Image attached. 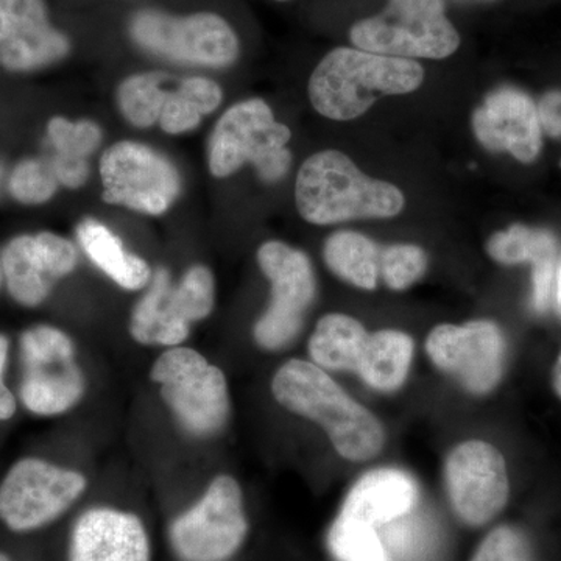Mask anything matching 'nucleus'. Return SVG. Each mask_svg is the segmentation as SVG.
<instances>
[{
	"label": "nucleus",
	"instance_id": "obj_1",
	"mask_svg": "<svg viewBox=\"0 0 561 561\" xmlns=\"http://www.w3.org/2000/svg\"><path fill=\"white\" fill-rule=\"evenodd\" d=\"M272 393L280 408L319 424L343 459L367 461L386 445L381 421L313 362L290 359L280 365L272 378Z\"/></svg>",
	"mask_w": 561,
	"mask_h": 561
},
{
	"label": "nucleus",
	"instance_id": "obj_2",
	"mask_svg": "<svg viewBox=\"0 0 561 561\" xmlns=\"http://www.w3.org/2000/svg\"><path fill=\"white\" fill-rule=\"evenodd\" d=\"M423 81V66L415 60L337 47L313 70L309 99L328 119L354 121L382 95L411 94Z\"/></svg>",
	"mask_w": 561,
	"mask_h": 561
},
{
	"label": "nucleus",
	"instance_id": "obj_3",
	"mask_svg": "<svg viewBox=\"0 0 561 561\" xmlns=\"http://www.w3.org/2000/svg\"><path fill=\"white\" fill-rule=\"evenodd\" d=\"M298 213L312 225H334L360 219H391L402 213L400 187L370 179L337 150L312 154L295 184Z\"/></svg>",
	"mask_w": 561,
	"mask_h": 561
},
{
	"label": "nucleus",
	"instance_id": "obj_4",
	"mask_svg": "<svg viewBox=\"0 0 561 561\" xmlns=\"http://www.w3.org/2000/svg\"><path fill=\"white\" fill-rule=\"evenodd\" d=\"M150 381L181 430L198 440L217 437L231 416L227 375L201 351L173 346L150 368Z\"/></svg>",
	"mask_w": 561,
	"mask_h": 561
},
{
	"label": "nucleus",
	"instance_id": "obj_5",
	"mask_svg": "<svg viewBox=\"0 0 561 561\" xmlns=\"http://www.w3.org/2000/svg\"><path fill=\"white\" fill-rule=\"evenodd\" d=\"M22 367L16 394L25 412L57 419L72 412L87 397L88 379L68 332L54 324H35L18 339Z\"/></svg>",
	"mask_w": 561,
	"mask_h": 561
},
{
	"label": "nucleus",
	"instance_id": "obj_6",
	"mask_svg": "<svg viewBox=\"0 0 561 561\" xmlns=\"http://www.w3.org/2000/svg\"><path fill=\"white\" fill-rule=\"evenodd\" d=\"M290 130L275 119L261 99L236 103L225 111L209 138L208 164L216 179H227L253 164L265 183H278L290 171Z\"/></svg>",
	"mask_w": 561,
	"mask_h": 561
},
{
	"label": "nucleus",
	"instance_id": "obj_7",
	"mask_svg": "<svg viewBox=\"0 0 561 561\" xmlns=\"http://www.w3.org/2000/svg\"><path fill=\"white\" fill-rule=\"evenodd\" d=\"M350 39L357 49L408 60H445L460 47L445 0H389L381 13L357 21Z\"/></svg>",
	"mask_w": 561,
	"mask_h": 561
},
{
	"label": "nucleus",
	"instance_id": "obj_8",
	"mask_svg": "<svg viewBox=\"0 0 561 561\" xmlns=\"http://www.w3.org/2000/svg\"><path fill=\"white\" fill-rule=\"evenodd\" d=\"M249 531L241 483L219 474L172 519L168 540L180 561H230L245 545Z\"/></svg>",
	"mask_w": 561,
	"mask_h": 561
},
{
	"label": "nucleus",
	"instance_id": "obj_9",
	"mask_svg": "<svg viewBox=\"0 0 561 561\" xmlns=\"http://www.w3.org/2000/svg\"><path fill=\"white\" fill-rule=\"evenodd\" d=\"M83 472L25 456L0 479V523L13 534H32L50 526L87 493Z\"/></svg>",
	"mask_w": 561,
	"mask_h": 561
},
{
	"label": "nucleus",
	"instance_id": "obj_10",
	"mask_svg": "<svg viewBox=\"0 0 561 561\" xmlns=\"http://www.w3.org/2000/svg\"><path fill=\"white\" fill-rule=\"evenodd\" d=\"M216 300L214 276L205 265H192L173 284L171 273L158 268L149 289L133 309L128 331L142 346L173 348L190 337L192 324L208 319Z\"/></svg>",
	"mask_w": 561,
	"mask_h": 561
},
{
	"label": "nucleus",
	"instance_id": "obj_11",
	"mask_svg": "<svg viewBox=\"0 0 561 561\" xmlns=\"http://www.w3.org/2000/svg\"><path fill=\"white\" fill-rule=\"evenodd\" d=\"M130 35L140 49L183 65L225 68L238 60L239 38L224 18L214 13L171 16L157 10L138 11Z\"/></svg>",
	"mask_w": 561,
	"mask_h": 561
},
{
	"label": "nucleus",
	"instance_id": "obj_12",
	"mask_svg": "<svg viewBox=\"0 0 561 561\" xmlns=\"http://www.w3.org/2000/svg\"><path fill=\"white\" fill-rule=\"evenodd\" d=\"M257 264L271 280L272 298L254 324L253 337L261 350L273 353L286 348L300 334L316 300V273L306 253L279 241L262 243Z\"/></svg>",
	"mask_w": 561,
	"mask_h": 561
},
{
	"label": "nucleus",
	"instance_id": "obj_13",
	"mask_svg": "<svg viewBox=\"0 0 561 561\" xmlns=\"http://www.w3.org/2000/svg\"><path fill=\"white\" fill-rule=\"evenodd\" d=\"M103 201L161 216L179 197V171L168 158L144 144H114L101 161Z\"/></svg>",
	"mask_w": 561,
	"mask_h": 561
},
{
	"label": "nucleus",
	"instance_id": "obj_14",
	"mask_svg": "<svg viewBox=\"0 0 561 561\" xmlns=\"http://www.w3.org/2000/svg\"><path fill=\"white\" fill-rule=\"evenodd\" d=\"M426 353L465 390L486 394L496 389L504 371L505 337L490 320L438 324L427 335Z\"/></svg>",
	"mask_w": 561,
	"mask_h": 561
},
{
	"label": "nucleus",
	"instance_id": "obj_15",
	"mask_svg": "<svg viewBox=\"0 0 561 561\" xmlns=\"http://www.w3.org/2000/svg\"><path fill=\"white\" fill-rule=\"evenodd\" d=\"M445 481L454 512L472 527L493 522L511 496L504 456L483 440L460 443L449 453Z\"/></svg>",
	"mask_w": 561,
	"mask_h": 561
},
{
	"label": "nucleus",
	"instance_id": "obj_16",
	"mask_svg": "<svg viewBox=\"0 0 561 561\" xmlns=\"http://www.w3.org/2000/svg\"><path fill=\"white\" fill-rule=\"evenodd\" d=\"M77 264L79 251L62 236L49 231L16 236L2 250L3 286L22 308H39Z\"/></svg>",
	"mask_w": 561,
	"mask_h": 561
},
{
	"label": "nucleus",
	"instance_id": "obj_17",
	"mask_svg": "<svg viewBox=\"0 0 561 561\" xmlns=\"http://www.w3.org/2000/svg\"><path fill=\"white\" fill-rule=\"evenodd\" d=\"M68 561H153V546L138 513L92 505L69 530Z\"/></svg>",
	"mask_w": 561,
	"mask_h": 561
},
{
	"label": "nucleus",
	"instance_id": "obj_18",
	"mask_svg": "<svg viewBox=\"0 0 561 561\" xmlns=\"http://www.w3.org/2000/svg\"><path fill=\"white\" fill-rule=\"evenodd\" d=\"M472 131L493 153H508L524 164L540 157L542 128L538 106L526 92L513 87L491 91L472 114Z\"/></svg>",
	"mask_w": 561,
	"mask_h": 561
},
{
	"label": "nucleus",
	"instance_id": "obj_19",
	"mask_svg": "<svg viewBox=\"0 0 561 561\" xmlns=\"http://www.w3.org/2000/svg\"><path fill=\"white\" fill-rule=\"evenodd\" d=\"M68 36L51 27L44 0H0V66L11 72L46 68L69 54Z\"/></svg>",
	"mask_w": 561,
	"mask_h": 561
},
{
	"label": "nucleus",
	"instance_id": "obj_20",
	"mask_svg": "<svg viewBox=\"0 0 561 561\" xmlns=\"http://www.w3.org/2000/svg\"><path fill=\"white\" fill-rule=\"evenodd\" d=\"M419 500V486L408 472L394 468L368 471L354 483L339 515L378 529L408 515Z\"/></svg>",
	"mask_w": 561,
	"mask_h": 561
},
{
	"label": "nucleus",
	"instance_id": "obj_21",
	"mask_svg": "<svg viewBox=\"0 0 561 561\" xmlns=\"http://www.w3.org/2000/svg\"><path fill=\"white\" fill-rule=\"evenodd\" d=\"M556 236L542 228H529L512 225L508 230L491 236L486 243V253L491 260L504 265H531V286H534V308L545 312L551 301L557 267Z\"/></svg>",
	"mask_w": 561,
	"mask_h": 561
},
{
	"label": "nucleus",
	"instance_id": "obj_22",
	"mask_svg": "<svg viewBox=\"0 0 561 561\" xmlns=\"http://www.w3.org/2000/svg\"><path fill=\"white\" fill-rule=\"evenodd\" d=\"M77 239L92 264L121 289L140 290L149 286L153 276L149 264L125 249L106 225L92 219L83 220L77 228Z\"/></svg>",
	"mask_w": 561,
	"mask_h": 561
},
{
	"label": "nucleus",
	"instance_id": "obj_23",
	"mask_svg": "<svg viewBox=\"0 0 561 561\" xmlns=\"http://www.w3.org/2000/svg\"><path fill=\"white\" fill-rule=\"evenodd\" d=\"M415 345L411 335L397 330H381L368 335L357 375L373 390L391 393L400 390L411 371Z\"/></svg>",
	"mask_w": 561,
	"mask_h": 561
},
{
	"label": "nucleus",
	"instance_id": "obj_24",
	"mask_svg": "<svg viewBox=\"0 0 561 561\" xmlns=\"http://www.w3.org/2000/svg\"><path fill=\"white\" fill-rule=\"evenodd\" d=\"M368 335L370 332L354 317L328 313L309 339V356L323 370L356 373Z\"/></svg>",
	"mask_w": 561,
	"mask_h": 561
},
{
	"label": "nucleus",
	"instance_id": "obj_25",
	"mask_svg": "<svg viewBox=\"0 0 561 561\" xmlns=\"http://www.w3.org/2000/svg\"><path fill=\"white\" fill-rule=\"evenodd\" d=\"M324 262L335 276L362 290L378 287L381 250L367 236L357 231H337L328 238Z\"/></svg>",
	"mask_w": 561,
	"mask_h": 561
},
{
	"label": "nucleus",
	"instance_id": "obj_26",
	"mask_svg": "<svg viewBox=\"0 0 561 561\" xmlns=\"http://www.w3.org/2000/svg\"><path fill=\"white\" fill-rule=\"evenodd\" d=\"M221 99L224 94L216 81L192 77L184 80L179 90L165 91L158 124L169 135L194 130L203 117L219 108Z\"/></svg>",
	"mask_w": 561,
	"mask_h": 561
},
{
	"label": "nucleus",
	"instance_id": "obj_27",
	"mask_svg": "<svg viewBox=\"0 0 561 561\" xmlns=\"http://www.w3.org/2000/svg\"><path fill=\"white\" fill-rule=\"evenodd\" d=\"M165 90L162 76L139 73L122 81L117 102L125 119L138 128H149L160 121Z\"/></svg>",
	"mask_w": 561,
	"mask_h": 561
},
{
	"label": "nucleus",
	"instance_id": "obj_28",
	"mask_svg": "<svg viewBox=\"0 0 561 561\" xmlns=\"http://www.w3.org/2000/svg\"><path fill=\"white\" fill-rule=\"evenodd\" d=\"M328 548L337 561H390L378 529L343 515L328 531Z\"/></svg>",
	"mask_w": 561,
	"mask_h": 561
},
{
	"label": "nucleus",
	"instance_id": "obj_29",
	"mask_svg": "<svg viewBox=\"0 0 561 561\" xmlns=\"http://www.w3.org/2000/svg\"><path fill=\"white\" fill-rule=\"evenodd\" d=\"M427 271L426 251L413 243H393L381 251L379 273L391 290L412 287Z\"/></svg>",
	"mask_w": 561,
	"mask_h": 561
},
{
	"label": "nucleus",
	"instance_id": "obj_30",
	"mask_svg": "<svg viewBox=\"0 0 561 561\" xmlns=\"http://www.w3.org/2000/svg\"><path fill=\"white\" fill-rule=\"evenodd\" d=\"M58 184L60 183L55 176L50 162L32 158V160L21 161L13 169L9 190L14 201L24 205H41L54 197Z\"/></svg>",
	"mask_w": 561,
	"mask_h": 561
},
{
	"label": "nucleus",
	"instance_id": "obj_31",
	"mask_svg": "<svg viewBox=\"0 0 561 561\" xmlns=\"http://www.w3.org/2000/svg\"><path fill=\"white\" fill-rule=\"evenodd\" d=\"M47 135L55 154L81 160H87L102 142V130L91 121L70 122L65 117H54L47 124Z\"/></svg>",
	"mask_w": 561,
	"mask_h": 561
},
{
	"label": "nucleus",
	"instance_id": "obj_32",
	"mask_svg": "<svg viewBox=\"0 0 561 561\" xmlns=\"http://www.w3.org/2000/svg\"><path fill=\"white\" fill-rule=\"evenodd\" d=\"M471 561H537L529 538L513 526L490 531L476 549Z\"/></svg>",
	"mask_w": 561,
	"mask_h": 561
},
{
	"label": "nucleus",
	"instance_id": "obj_33",
	"mask_svg": "<svg viewBox=\"0 0 561 561\" xmlns=\"http://www.w3.org/2000/svg\"><path fill=\"white\" fill-rule=\"evenodd\" d=\"M11 343L9 335L0 332V424L13 420L20 409L16 391L7 381L9 373Z\"/></svg>",
	"mask_w": 561,
	"mask_h": 561
},
{
	"label": "nucleus",
	"instance_id": "obj_34",
	"mask_svg": "<svg viewBox=\"0 0 561 561\" xmlns=\"http://www.w3.org/2000/svg\"><path fill=\"white\" fill-rule=\"evenodd\" d=\"M49 162L58 183L62 184V186L69 187V190H79V187L87 183L88 175H90L87 160L54 154Z\"/></svg>",
	"mask_w": 561,
	"mask_h": 561
},
{
	"label": "nucleus",
	"instance_id": "obj_35",
	"mask_svg": "<svg viewBox=\"0 0 561 561\" xmlns=\"http://www.w3.org/2000/svg\"><path fill=\"white\" fill-rule=\"evenodd\" d=\"M542 131L551 138H561V91H551L542 95L538 103Z\"/></svg>",
	"mask_w": 561,
	"mask_h": 561
},
{
	"label": "nucleus",
	"instance_id": "obj_36",
	"mask_svg": "<svg viewBox=\"0 0 561 561\" xmlns=\"http://www.w3.org/2000/svg\"><path fill=\"white\" fill-rule=\"evenodd\" d=\"M553 387H556V391L561 398V354L556 362V367H553Z\"/></svg>",
	"mask_w": 561,
	"mask_h": 561
},
{
	"label": "nucleus",
	"instance_id": "obj_37",
	"mask_svg": "<svg viewBox=\"0 0 561 561\" xmlns=\"http://www.w3.org/2000/svg\"><path fill=\"white\" fill-rule=\"evenodd\" d=\"M451 2L463 3V5H482V3H493L497 0H451Z\"/></svg>",
	"mask_w": 561,
	"mask_h": 561
},
{
	"label": "nucleus",
	"instance_id": "obj_38",
	"mask_svg": "<svg viewBox=\"0 0 561 561\" xmlns=\"http://www.w3.org/2000/svg\"><path fill=\"white\" fill-rule=\"evenodd\" d=\"M557 302H559V308L561 312V262L559 272H557Z\"/></svg>",
	"mask_w": 561,
	"mask_h": 561
},
{
	"label": "nucleus",
	"instance_id": "obj_39",
	"mask_svg": "<svg viewBox=\"0 0 561 561\" xmlns=\"http://www.w3.org/2000/svg\"><path fill=\"white\" fill-rule=\"evenodd\" d=\"M3 287L2 253H0V289Z\"/></svg>",
	"mask_w": 561,
	"mask_h": 561
},
{
	"label": "nucleus",
	"instance_id": "obj_40",
	"mask_svg": "<svg viewBox=\"0 0 561 561\" xmlns=\"http://www.w3.org/2000/svg\"><path fill=\"white\" fill-rule=\"evenodd\" d=\"M0 561H13V560H11V557L9 556V553L0 551Z\"/></svg>",
	"mask_w": 561,
	"mask_h": 561
},
{
	"label": "nucleus",
	"instance_id": "obj_41",
	"mask_svg": "<svg viewBox=\"0 0 561 561\" xmlns=\"http://www.w3.org/2000/svg\"><path fill=\"white\" fill-rule=\"evenodd\" d=\"M2 181H3V168H2V165H0V186H2Z\"/></svg>",
	"mask_w": 561,
	"mask_h": 561
},
{
	"label": "nucleus",
	"instance_id": "obj_42",
	"mask_svg": "<svg viewBox=\"0 0 561 561\" xmlns=\"http://www.w3.org/2000/svg\"><path fill=\"white\" fill-rule=\"evenodd\" d=\"M275 2H289V0H275Z\"/></svg>",
	"mask_w": 561,
	"mask_h": 561
}]
</instances>
